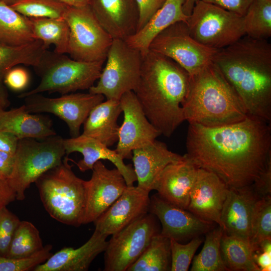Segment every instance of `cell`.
<instances>
[{
  "mask_svg": "<svg viewBox=\"0 0 271 271\" xmlns=\"http://www.w3.org/2000/svg\"><path fill=\"white\" fill-rule=\"evenodd\" d=\"M186 156L229 188L250 185L271 161L270 123L247 115L239 121L208 127L190 123Z\"/></svg>",
  "mask_w": 271,
  "mask_h": 271,
  "instance_id": "obj_1",
  "label": "cell"
},
{
  "mask_svg": "<svg viewBox=\"0 0 271 271\" xmlns=\"http://www.w3.org/2000/svg\"><path fill=\"white\" fill-rule=\"evenodd\" d=\"M248 115L271 121V44L244 36L213 59Z\"/></svg>",
  "mask_w": 271,
  "mask_h": 271,
  "instance_id": "obj_2",
  "label": "cell"
},
{
  "mask_svg": "<svg viewBox=\"0 0 271 271\" xmlns=\"http://www.w3.org/2000/svg\"><path fill=\"white\" fill-rule=\"evenodd\" d=\"M190 75L178 63L149 50L133 91L147 117L166 137L185 121L183 103Z\"/></svg>",
  "mask_w": 271,
  "mask_h": 271,
  "instance_id": "obj_3",
  "label": "cell"
},
{
  "mask_svg": "<svg viewBox=\"0 0 271 271\" xmlns=\"http://www.w3.org/2000/svg\"><path fill=\"white\" fill-rule=\"evenodd\" d=\"M183 106L189 124L208 127L235 123L248 115L237 93L213 62L190 76Z\"/></svg>",
  "mask_w": 271,
  "mask_h": 271,
  "instance_id": "obj_4",
  "label": "cell"
},
{
  "mask_svg": "<svg viewBox=\"0 0 271 271\" xmlns=\"http://www.w3.org/2000/svg\"><path fill=\"white\" fill-rule=\"evenodd\" d=\"M69 160L67 156L35 183L48 214L62 223L78 227L82 224L84 213L85 180L74 174Z\"/></svg>",
  "mask_w": 271,
  "mask_h": 271,
  "instance_id": "obj_5",
  "label": "cell"
},
{
  "mask_svg": "<svg viewBox=\"0 0 271 271\" xmlns=\"http://www.w3.org/2000/svg\"><path fill=\"white\" fill-rule=\"evenodd\" d=\"M66 54L44 52L35 68L41 77L38 85L21 93L24 98L34 94L47 92L63 94L89 89L98 79L104 62H84L74 60Z\"/></svg>",
  "mask_w": 271,
  "mask_h": 271,
  "instance_id": "obj_6",
  "label": "cell"
},
{
  "mask_svg": "<svg viewBox=\"0 0 271 271\" xmlns=\"http://www.w3.org/2000/svg\"><path fill=\"white\" fill-rule=\"evenodd\" d=\"M63 140L56 134L41 141L30 138L19 140L14 169L7 180L17 200L23 201L26 190L32 183L61 163L65 155Z\"/></svg>",
  "mask_w": 271,
  "mask_h": 271,
  "instance_id": "obj_7",
  "label": "cell"
},
{
  "mask_svg": "<svg viewBox=\"0 0 271 271\" xmlns=\"http://www.w3.org/2000/svg\"><path fill=\"white\" fill-rule=\"evenodd\" d=\"M143 55L124 40L113 39L96 85L89 92L119 100L126 92L136 89L141 75Z\"/></svg>",
  "mask_w": 271,
  "mask_h": 271,
  "instance_id": "obj_8",
  "label": "cell"
},
{
  "mask_svg": "<svg viewBox=\"0 0 271 271\" xmlns=\"http://www.w3.org/2000/svg\"><path fill=\"white\" fill-rule=\"evenodd\" d=\"M186 23L194 39L215 49L226 47L245 36L242 17L201 0L196 2Z\"/></svg>",
  "mask_w": 271,
  "mask_h": 271,
  "instance_id": "obj_9",
  "label": "cell"
},
{
  "mask_svg": "<svg viewBox=\"0 0 271 271\" xmlns=\"http://www.w3.org/2000/svg\"><path fill=\"white\" fill-rule=\"evenodd\" d=\"M69 28L68 54L74 60L105 62L113 39L100 24L89 5L68 7L64 17Z\"/></svg>",
  "mask_w": 271,
  "mask_h": 271,
  "instance_id": "obj_10",
  "label": "cell"
},
{
  "mask_svg": "<svg viewBox=\"0 0 271 271\" xmlns=\"http://www.w3.org/2000/svg\"><path fill=\"white\" fill-rule=\"evenodd\" d=\"M149 50L173 60L191 76L212 63L218 49L199 43L191 36L186 22H178L160 32Z\"/></svg>",
  "mask_w": 271,
  "mask_h": 271,
  "instance_id": "obj_11",
  "label": "cell"
},
{
  "mask_svg": "<svg viewBox=\"0 0 271 271\" xmlns=\"http://www.w3.org/2000/svg\"><path fill=\"white\" fill-rule=\"evenodd\" d=\"M157 217L148 212L111 235L104 250V271H127L160 232Z\"/></svg>",
  "mask_w": 271,
  "mask_h": 271,
  "instance_id": "obj_12",
  "label": "cell"
},
{
  "mask_svg": "<svg viewBox=\"0 0 271 271\" xmlns=\"http://www.w3.org/2000/svg\"><path fill=\"white\" fill-rule=\"evenodd\" d=\"M101 94L71 93L57 98L34 94L24 98L25 106L30 113L47 112L54 114L67 125L71 138L80 135L81 126L91 110L104 101Z\"/></svg>",
  "mask_w": 271,
  "mask_h": 271,
  "instance_id": "obj_13",
  "label": "cell"
},
{
  "mask_svg": "<svg viewBox=\"0 0 271 271\" xmlns=\"http://www.w3.org/2000/svg\"><path fill=\"white\" fill-rule=\"evenodd\" d=\"M119 101L123 120L114 150L123 159H131L133 150L153 142L161 134L147 117L133 91L123 94Z\"/></svg>",
  "mask_w": 271,
  "mask_h": 271,
  "instance_id": "obj_14",
  "label": "cell"
},
{
  "mask_svg": "<svg viewBox=\"0 0 271 271\" xmlns=\"http://www.w3.org/2000/svg\"><path fill=\"white\" fill-rule=\"evenodd\" d=\"M90 180L85 181L86 200L82 224L95 221L120 196L127 187L115 168L109 169L100 160L93 166Z\"/></svg>",
  "mask_w": 271,
  "mask_h": 271,
  "instance_id": "obj_15",
  "label": "cell"
},
{
  "mask_svg": "<svg viewBox=\"0 0 271 271\" xmlns=\"http://www.w3.org/2000/svg\"><path fill=\"white\" fill-rule=\"evenodd\" d=\"M149 212L160 221L162 236L180 243L200 236L213 228V222L170 203L157 193L150 197Z\"/></svg>",
  "mask_w": 271,
  "mask_h": 271,
  "instance_id": "obj_16",
  "label": "cell"
},
{
  "mask_svg": "<svg viewBox=\"0 0 271 271\" xmlns=\"http://www.w3.org/2000/svg\"><path fill=\"white\" fill-rule=\"evenodd\" d=\"M149 193L138 186H127L115 202L93 222L95 230L111 235L149 212Z\"/></svg>",
  "mask_w": 271,
  "mask_h": 271,
  "instance_id": "obj_17",
  "label": "cell"
},
{
  "mask_svg": "<svg viewBox=\"0 0 271 271\" xmlns=\"http://www.w3.org/2000/svg\"><path fill=\"white\" fill-rule=\"evenodd\" d=\"M228 189L216 175L198 168L190 191L187 210L198 217L222 227L221 213Z\"/></svg>",
  "mask_w": 271,
  "mask_h": 271,
  "instance_id": "obj_18",
  "label": "cell"
},
{
  "mask_svg": "<svg viewBox=\"0 0 271 271\" xmlns=\"http://www.w3.org/2000/svg\"><path fill=\"white\" fill-rule=\"evenodd\" d=\"M89 6L113 39L124 40L137 31L139 13L135 0H90Z\"/></svg>",
  "mask_w": 271,
  "mask_h": 271,
  "instance_id": "obj_19",
  "label": "cell"
},
{
  "mask_svg": "<svg viewBox=\"0 0 271 271\" xmlns=\"http://www.w3.org/2000/svg\"><path fill=\"white\" fill-rule=\"evenodd\" d=\"M259 199L252 185L229 188L220 216L224 232L249 242L252 210Z\"/></svg>",
  "mask_w": 271,
  "mask_h": 271,
  "instance_id": "obj_20",
  "label": "cell"
},
{
  "mask_svg": "<svg viewBox=\"0 0 271 271\" xmlns=\"http://www.w3.org/2000/svg\"><path fill=\"white\" fill-rule=\"evenodd\" d=\"M198 168L185 154L182 160L170 164L164 169L154 190L170 203L187 210Z\"/></svg>",
  "mask_w": 271,
  "mask_h": 271,
  "instance_id": "obj_21",
  "label": "cell"
},
{
  "mask_svg": "<svg viewBox=\"0 0 271 271\" xmlns=\"http://www.w3.org/2000/svg\"><path fill=\"white\" fill-rule=\"evenodd\" d=\"M63 144L65 155L78 152L83 156V159L76 164L81 172L92 170L95 163L101 160L111 162L120 172L126 182L127 186L133 185L137 181V177L133 168L130 164L126 165L123 159L115 150L91 137L80 134L74 138L63 139Z\"/></svg>",
  "mask_w": 271,
  "mask_h": 271,
  "instance_id": "obj_22",
  "label": "cell"
},
{
  "mask_svg": "<svg viewBox=\"0 0 271 271\" xmlns=\"http://www.w3.org/2000/svg\"><path fill=\"white\" fill-rule=\"evenodd\" d=\"M184 156L170 151L165 143L155 140L132 151L131 159L138 186L150 192L159 176L169 164L182 160Z\"/></svg>",
  "mask_w": 271,
  "mask_h": 271,
  "instance_id": "obj_23",
  "label": "cell"
},
{
  "mask_svg": "<svg viewBox=\"0 0 271 271\" xmlns=\"http://www.w3.org/2000/svg\"><path fill=\"white\" fill-rule=\"evenodd\" d=\"M107 237L94 230L90 238L80 247L63 248L33 270L87 271L93 260L105 250Z\"/></svg>",
  "mask_w": 271,
  "mask_h": 271,
  "instance_id": "obj_24",
  "label": "cell"
},
{
  "mask_svg": "<svg viewBox=\"0 0 271 271\" xmlns=\"http://www.w3.org/2000/svg\"><path fill=\"white\" fill-rule=\"evenodd\" d=\"M0 129L19 140H43L56 134L49 117L29 112L24 104L9 110H0Z\"/></svg>",
  "mask_w": 271,
  "mask_h": 271,
  "instance_id": "obj_25",
  "label": "cell"
},
{
  "mask_svg": "<svg viewBox=\"0 0 271 271\" xmlns=\"http://www.w3.org/2000/svg\"><path fill=\"white\" fill-rule=\"evenodd\" d=\"M185 0H166L148 23L125 40L130 46L141 52L143 55L148 51L153 39L162 31L178 22L187 21L189 16L183 10Z\"/></svg>",
  "mask_w": 271,
  "mask_h": 271,
  "instance_id": "obj_26",
  "label": "cell"
},
{
  "mask_svg": "<svg viewBox=\"0 0 271 271\" xmlns=\"http://www.w3.org/2000/svg\"><path fill=\"white\" fill-rule=\"evenodd\" d=\"M122 112L119 100L106 99L96 105L83 123L82 134L94 138L108 147L118 141L117 119Z\"/></svg>",
  "mask_w": 271,
  "mask_h": 271,
  "instance_id": "obj_27",
  "label": "cell"
},
{
  "mask_svg": "<svg viewBox=\"0 0 271 271\" xmlns=\"http://www.w3.org/2000/svg\"><path fill=\"white\" fill-rule=\"evenodd\" d=\"M47 50L43 42L39 40L15 47L0 45V100L6 108L10 104L8 93L4 85L6 73L19 64L35 68Z\"/></svg>",
  "mask_w": 271,
  "mask_h": 271,
  "instance_id": "obj_28",
  "label": "cell"
},
{
  "mask_svg": "<svg viewBox=\"0 0 271 271\" xmlns=\"http://www.w3.org/2000/svg\"><path fill=\"white\" fill-rule=\"evenodd\" d=\"M35 40L30 18L0 0V45L15 47Z\"/></svg>",
  "mask_w": 271,
  "mask_h": 271,
  "instance_id": "obj_29",
  "label": "cell"
},
{
  "mask_svg": "<svg viewBox=\"0 0 271 271\" xmlns=\"http://www.w3.org/2000/svg\"><path fill=\"white\" fill-rule=\"evenodd\" d=\"M220 251L223 262L228 270L260 271L256 264L249 242L227 235L223 231Z\"/></svg>",
  "mask_w": 271,
  "mask_h": 271,
  "instance_id": "obj_30",
  "label": "cell"
},
{
  "mask_svg": "<svg viewBox=\"0 0 271 271\" xmlns=\"http://www.w3.org/2000/svg\"><path fill=\"white\" fill-rule=\"evenodd\" d=\"M30 19L36 40L42 41L47 48L54 45L56 53H68L70 31L64 18Z\"/></svg>",
  "mask_w": 271,
  "mask_h": 271,
  "instance_id": "obj_31",
  "label": "cell"
},
{
  "mask_svg": "<svg viewBox=\"0 0 271 271\" xmlns=\"http://www.w3.org/2000/svg\"><path fill=\"white\" fill-rule=\"evenodd\" d=\"M170 239L160 233L152 238L149 245L127 271L171 270Z\"/></svg>",
  "mask_w": 271,
  "mask_h": 271,
  "instance_id": "obj_32",
  "label": "cell"
},
{
  "mask_svg": "<svg viewBox=\"0 0 271 271\" xmlns=\"http://www.w3.org/2000/svg\"><path fill=\"white\" fill-rule=\"evenodd\" d=\"M224 230L218 226L205 233V239L200 252L194 256L191 271L228 270L223 262L220 243Z\"/></svg>",
  "mask_w": 271,
  "mask_h": 271,
  "instance_id": "obj_33",
  "label": "cell"
},
{
  "mask_svg": "<svg viewBox=\"0 0 271 271\" xmlns=\"http://www.w3.org/2000/svg\"><path fill=\"white\" fill-rule=\"evenodd\" d=\"M243 17L245 35L267 40L271 36V0H253Z\"/></svg>",
  "mask_w": 271,
  "mask_h": 271,
  "instance_id": "obj_34",
  "label": "cell"
},
{
  "mask_svg": "<svg viewBox=\"0 0 271 271\" xmlns=\"http://www.w3.org/2000/svg\"><path fill=\"white\" fill-rule=\"evenodd\" d=\"M44 247L39 231L28 221H21L18 226L6 257H25L40 250Z\"/></svg>",
  "mask_w": 271,
  "mask_h": 271,
  "instance_id": "obj_35",
  "label": "cell"
},
{
  "mask_svg": "<svg viewBox=\"0 0 271 271\" xmlns=\"http://www.w3.org/2000/svg\"><path fill=\"white\" fill-rule=\"evenodd\" d=\"M267 239H271V196L259 199L253 208L249 243L254 253Z\"/></svg>",
  "mask_w": 271,
  "mask_h": 271,
  "instance_id": "obj_36",
  "label": "cell"
},
{
  "mask_svg": "<svg viewBox=\"0 0 271 271\" xmlns=\"http://www.w3.org/2000/svg\"><path fill=\"white\" fill-rule=\"evenodd\" d=\"M10 6L29 18H62L69 7L59 0H20Z\"/></svg>",
  "mask_w": 271,
  "mask_h": 271,
  "instance_id": "obj_37",
  "label": "cell"
},
{
  "mask_svg": "<svg viewBox=\"0 0 271 271\" xmlns=\"http://www.w3.org/2000/svg\"><path fill=\"white\" fill-rule=\"evenodd\" d=\"M52 245L47 244L40 250L27 257L12 258L0 256V271L33 270L52 255Z\"/></svg>",
  "mask_w": 271,
  "mask_h": 271,
  "instance_id": "obj_38",
  "label": "cell"
},
{
  "mask_svg": "<svg viewBox=\"0 0 271 271\" xmlns=\"http://www.w3.org/2000/svg\"><path fill=\"white\" fill-rule=\"evenodd\" d=\"M198 237L191 239L186 244H182L170 239L171 251V271H187L193 260L194 254L202 243Z\"/></svg>",
  "mask_w": 271,
  "mask_h": 271,
  "instance_id": "obj_39",
  "label": "cell"
},
{
  "mask_svg": "<svg viewBox=\"0 0 271 271\" xmlns=\"http://www.w3.org/2000/svg\"><path fill=\"white\" fill-rule=\"evenodd\" d=\"M21 220L6 207L0 209V256L6 257Z\"/></svg>",
  "mask_w": 271,
  "mask_h": 271,
  "instance_id": "obj_40",
  "label": "cell"
},
{
  "mask_svg": "<svg viewBox=\"0 0 271 271\" xmlns=\"http://www.w3.org/2000/svg\"><path fill=\"white\" fill-rule=\"evenodd\" d=\"M166 0H135L139 19L137 31L142 29L161 8Z\"/></svg>",
  "mask_w": 271,
  "mask_h": 271,
  "instance_id": "obj_41",
  "label": "cell"
},
{
  "mask_svg": "<svg viewBox=\"0 0 271 271\" xmlns=\"http://www.w3.org/2000/svg\"><path fill=\"white\" fill-rule=\"evenodd\" d=\"M29 76L28 72L21 67H14L5 75L4 83L11 89L19 91L24 89L28 85Z\"/></svg>",
  "mask_w": 271,
  "mask_h": 271,
  "instance_id": "obj_42",
  "label": "cell"
},
{
  "mask_svg": "<svg viewBox=\"0 0 271 271\" xmlns=\"http://www.w3.org/2000/svg\"><path fill=\"white\" fill-rule=\"evenodd\" d=\"M251 185L259 198L271 196V161Z\"/></svg>",
  "mask_w": 271,
  "mask_h": 271,
  "instance_id": "obj_43",
  "label": "cell"
},
{
  "mask_svg": "<svg viewBox=\"0 0 271 271\" xmlns=\"http://www.w3.org/2000/svg\"><path fill=\"white\" fill-rule=\"evenodd\" d=\"M243 17L253 0H201Z\"/></svg>",
  "mask_w": 271,
  "mask_h": 271,
  "instance_id": "obj_44",
  "label": "cell"
},
{
  "mask_svg": "<svg viewBox=\"0 0 271 271\" xmlns=\"http://www.w3.org/2000/svg\"><path fill=\"white\" fill-rule=\"evenodd\" d=\"M15 164V154L0 151V178L8 180Z\"/></svg>",
  "mask_w": 271,
  "mask_h": 271,
  "instance_id": "obj_45",
  "label": "cell"
},
{
  "mask_svg": "<svg viewBox=\"0 0 271 271\" xmlns=\"http://www.w3.org/2000/svg\"><path fill=\"white\" fill-rule=\"evenodd\" d=\"M18 141L13 134L0 129V151L15 154Z\"/></svg>",
  "mask_w": 271,
  "mask_h": 271,
  "instance_id": "obj_46",
  "label": "cell"
},
{
  "mask_svg": "<svg viewBox=\"0 0 271 271\" xmlns=\"http://www.w3.org/2000/svg\"><path fill=\"white\" fill-rule=\"evenodd\" d=\"M16 199L14 191L6 180L0 178V209Z\"/></svg>",
  "mask_w": 271,
  "mask_h": 271,
  "instance_id": "obj_47",
  "label": "cell"
},
{
  "mask_svg": "<svg viewBox=\"0 0 271 271\" xmlns=\"http://www.w3.org/2000/svg\"><path fill=\"white\" fill-rule=\"evenodd\" d=\"M255 261L261 271H270L271 268V253L257 251L254 253Z\"/></svg>",
  "mask_w": 271,
  "mask_h": 271,
  "instance_id": "obj_48",
  "label": "cell"
},
{
  "mask_svg": "<svg viewBox=\"0 0 271 271\" xmlns=\"http://www.w3.org/2000/svg\"><path fill=\"white\" fill-rule=\"evenodd\" d=\"M69 7H81L89 5L90 0H59Z\"/></svg>",
  "mask_w": 271,
  "mask_h": 271,
  "instance_id": "obj_49",
  "label": "cell"
},
{
  "mask_svg": "<svg viewBox=\"0 0 271 271\" xmlns=\"http://www.w3.org/2000/svg\"><path fill=\"white\" fill-rule=\"evenodd\" d=\"M197 0H185L183 6V10L184 14L189 16Z\"/></svg>",
  "mask_w": 271,
  "mask_h": 271,
  "instance_id": "obj_50",
  "label": "cell"
},
{
  "mask_svg": "<svg viewBox=\"0 0 271 271\" xmlns=\"http://www.w3.org/2000/svg\"><path fill=\"white\" fill-rule=\"evenodd\" d=\"M7 5L11 6L20 0H1Z\"/></svg>",
  "mask_w": 271,
  "mask_h": 271,
  "instance_id": "obj_51",
  "label": "cell"
},
{
  "mask_svg": "<svg viewBox=\"0 0 271 271\" xmlns=\"http://www.w3.org/2000/svg\"><path fill=\"white\" fill-rule=\"evenodd\" d=\"M2 109H6V108H5V107L4 106L3 103L2 102V101L0 100V110H1Z\"/></svg>",
  "mask_w": 271,
  "mask_h": 271,
  "instance_id": "obj_52",
  "label": "cell"
}]
</instances>
